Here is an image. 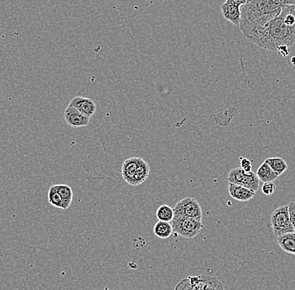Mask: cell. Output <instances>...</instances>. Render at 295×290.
<instances>
[{"label": "cell", "instance_id": "6da1fadb", "mask_svg": "<svg viewBox=\"0 0 295 290\" xmlns=\"http://www.w3.org/2000/svg\"><path fill=\"white\" fill-rule=\"evenodd\" d=\"M251 43L277 51L281 46L288 47L295 43V5H288L280 14L248 38Z\"/></svg>", "mask_w": 295, "mask_h": 290}, {"label": "cell", "instance_id": "7a4b0ae2", "mask_svg": "<svg viewBox=\"0 0 295 290\" xmlns=\"http://www.w3.org/2000/svg\"><path fill=\"white\" fill-rule=\"evenodd\" d=\"M288 5H295V0H250L242 7L240 30L248 39L255 31L277 17Z\"/></svg>", "mask_w": 295, "mask_h": 290}, {"label": "cell", "instance_id": "3957f363", "mask_svg": "<svg viewBox=\"0 0 295 290\" xmlns=\"http://www.w3.org/2000/svg\"><path fill=\"white\" fill-rule=\"evenodd\" d=\"M150 166L147 161L139 157L127 159L122 166V176L125 182L138 186L146 181L150 176Z\"/></svg>", "mask_w": 295, "mask_h": 290}, {"label": "cell", "instance_id": "277c9868", "mask_svg": "<svg viewBox=\"0 0 295 290\" xmlns=\"http://www.w3.org/2000/svg\"><path fill=\"white\" fill-rule=\"evenodd\" d=\"M175 290H225L223 283L207 275L190 276L178 283Z\"/></svg>", "mask_w": 295, "mask_h": 290}, {"label": "cell", "instance_id": "5b68a950", "mask_svg": "<svg viewBox=\"0 0 295 290\" xmlns=\"http://www.w3.org/2000/svg\"><path fill=\"white\" fill-rule=\"evenodd\" d=\"M173 231L187 239H192L203 228L201 221L191 217H175L172 220Z\"/></svg>", "mask_w": 295, "mask_h": 290}, {"label": "cell", "instance_id": "8992f818", "mask_svg": "<svg viewBox=\"0 0 295 290\" xmlns=\"http://www.w3.org/2000/svg\"><path fill=\"white\" fill-rule=\"evenodd\" d=\"M271 226L276 237L286 233H295L289 217L288 206H282L275 209L271 216Z\"/></svg>", "mask_w": 295, "mask_h": 290}, {"label": "cell", "instance_id": "52a82bcc", "mask_svg": "<svg viewBox=\"0 0 295 290\" xmlns=\"http://www.w3.org/2000/svg\"><path fill=\"white\" fill-rule=\"evenodd\" d=\"M228 183L242 185L248 188L253 191H257L260 185V180L253 172H247L243 170L241 167L232 169L227 177Z\"/></svg>", "mask_w": 295, "mask_h": 290}, {"label": "cell", "instance_id": "ba28073f", "mask_svg": "<svg viewBox=\"0 0 295 290\" xmlns=\"http://www.w3.org/2000/svg\"><path fill=\"white\" fill-rule=\"evenodd\" d=\"M175 217H185L195 218L201 221L202 209L196 200L191 197H187L180 200L174 207Z\"/></svg>", "mask_w": 295, "mask_h": 290}, {"label": "cell", "instance_id": "9c48e42d", "mask_svg": "<svg viewBox=\"0 0 295 290\" xmlns=\"http://www.w3.org/2000/svg\"><path fill=\"white\" fill-rule=\"evenodd\" d=\"M241 6V4L236 1L227 0L220 5L223 17L233 25H240L242 15Z\"/></svg>", "mask_w": 295, "mask_h": 290}, {"label": "cell", "instance_id": "30bf717a", "mask_svg": "<svg viewBox=\"0 0 295 290\" xmlns=\"http://www.w3.org/2000/svg\"><path fill=\"white\" fill-rule=\"evenodd\" d=\"M64 119L66 124L73 128L86 127L90 123V118L82 114L70 105H68L64 112Z\"/></svg>", "mask_w": 295, "mask_h": 290}, {"label": "cell", "instance_id": "8fae6325", "mask_svg": "<svg viewBox=\"0 0 295 290\" xmlns=\"http://www.w3.org/2000/svg\"><path fill=\"white\" fill-rule=\"evenodd\" d=\"M69 105L76 108L78 112L88 118L94 116L97 110L95 102L88 98H83V96H76L71 99Z\"/></svg>", "mask_w": 295, "mask_h": 290}, {"label": "cell", "instance_id": "7c38bea8", "mask_svg": "<svg viewBox=\"0 0 295 290\" xmlns=\"http://www.w3.org/2000/svg\"><path fill=\"white\" fill-rule=\"evenodd\" d=\"M228 192L233 199L239 201H250L256 195V192L253 190H250L248 188L244 187L242 185L232 184V183L228 184Z\"/></svg>", "mask_w": 295, "mask_h": 290}, {"label": "cell", "instance_id": "4fadbf2b", "mask_svg": "<svg viewBox=\"0 0 295 290\" xmlns=\"http://www.w3.org/2000/svg\"><path fill=\"white\" fill-rule=\"evenodd\" d=\"M277 242L284 251L295 255V233H286L278 237Z\"/></svg>", "mask_w": 295, "mask_h": 290}, {"label": "cell", "instance_id": "5bb4252c", "mask_svg": "<svg viewBox=\"0 0 295 290\" xmlns=\"http://www.w3.org/2000/svg\"><path fill=\"white\" fill-rule=\"evenodd\" d=\"M256 176L259 177V180L262 182H273L276 181L280 176H278L272 168L267 164L264 162L260 165L257 171H256Z\"/></svg>", "mask_w": 295, "mask_h": 290}, {"label": "cell", "instance_id": "9a60e30c", "mask_svg": "<svg viewBox=\"0 0 295 290\" xmlns=\"http://www.w3.org/2000/svg\"><path fill=\"white\" fill-rule=\"evenodd\" d=\"M173 233L172 225L170 222L159 221L154 227L155 235L161 239H167L172 235Z\"/></svg>", "mask_w": 295, "mask_h": 290}, {"label": "cell", "instance_id": "2e32d148", "mask_svg": "<svg viewBox=\"0 0 295 290\" xmlns=\"http://www.w3.org/2000/svg\"><path fill=\"white\" fill-rule=\"evenodd\" d=\"M264 162L267 163L272 168V170L279 176L284 174L288 168L286 161L282 158H268V159H266Z\"/></svg>", "mask_w": 295, "mask_h": 290}, {"label": "cell", "instance_id": "e0dca14e", "mask_svg": "<svg viewBox=\"0 0 295 290\" xmlns=\"http://www.w3.org/2000/svg\"><path fill=\"white\" fill-rule=\"evenodd\" d=\"M57 190L63 199L62 210H67L70 207L73 199V191L71 188L67 185H56Z\"/></svg>", "mask_w": 295, "mask_h": 290}, {"label": "cell", "instance_id": "ac0fdd59", "mask_svg": "<svg viewBox=\"0 0 295 290\" xmlns=\"http://www.w3.org/2000/svg\"><path fill=\"white\" fill-rule=\"evenodd\" d=\"M156 217L159 221H162V222H172V220L175 217L174 208L168 205H162L157 210Z\"/></svg>", "mask_w": 295, "mask_h": 290}, {"label": "cell", "instance_id": "d6986e66", "mask_svg": "<svg viewBox=\"0 0 295 290\" xmlns=\"http://www.w3.org/2000/svg\"><path fill=\"white\" fill-rule=\"evenodd\" d=\"M48 201H49V203L54 207L61 208V209L63 207V199L57 190L56 185H51L49 189Z\"/></svg>", "mask_w": 295, "mask_h": 290}, {"label": "cell", "instance_id": "ffe728a7", "mask_svg": "<svg viewBox=\"0 0 295 290\" xmlns=\"http://www.w3.org/2000/svg\"><path fill=\"white\" fill-rule=\"evenodd\" d=\"M275 190H276V185L273 184V182L264 183V185L262 186L263 193L266 196H271V195L273 194Z\"/></svg>", "mask_w": 295, "mask_h": 290}, {"label": "cell", "instance_id": "44dd1931", "mask_svg": "<svg viewBox=\"0 0 295 290\" xmlns=\"http://www.w3.org/2000/svg\"><path fill=\"white\" fill-rule=\"evenodd\" d=\"M240 162H241V168L243 170L247 172L252 171V164L248 158L240 157Z\"/></svg>", "mask_w": 295, "mask_h": 290}, {"label": "cell", "instance_id": "7402d4cb", "mask_svg": "<svg viewBox=\"0 0 295 290\" xmlns=\"http://www.w3.org/2000/svg\"><path fill=\"white\" fill-rule=\"evenodd\" d=\"M288 212H289V217H290V221L293 225V228L295 230V201H292L290 203L288 204Z\"/></svg>", "mask_w": 295, "mask_h": 290}, {"label": "cell", "instance_id": "603a6c76", "mask_svg": "<svg viewBox=\"0 0 295 290\" xmlns=\"http://www.w3.org/2000/svg\"><path fill=\"white\" fill-rule=\"evenodd\" d=\"M277 51L283 57H286L287 55H289V49H288V46H280L278 48Z\"/></svg>", "mask_w": 295, "mask_h": 290}, {"label": "cell", "instance_id": "cb8c5ba5", "mask_svg": "<svg viewBox=\"0 0 295 290\" xmlns=\"http://www.w3.org/2000/svg\"><path fill=\"white\" fill-rule=\"evenodd\" d=\"M233 1H236V2L241 4L242 5H244L248 3V0H233Z\"/></svg>", "mask_w": 295, "mask_h": 290}, {"label": "cell", "instance_id": "d4e9b609", "mask_svg": "<svg viewBox=\"0 0 295 290\" xmlns=\"http://www.w3.org/2000/svg\"><path fill=\"white\" fill-rule=\"evenodd\" d=\"M291 63L295 66V56H293V57L291 58Z\"/></svg>", "mask_w": 295, "mask_h": 290}, {"label": "cell", "instance_id": "484cf974", "mask_svg": "<svg viewBox=\"0 0 295 290\" xmlns=\"http://www.w3.org/2000/svg\"><path fill=\"white\" fill-rule=\"evenodd\" d=\"M250 0H248V2H249Z\"/></svg>", "mask_w": 295, "mask_h": 290}]
</instances>
